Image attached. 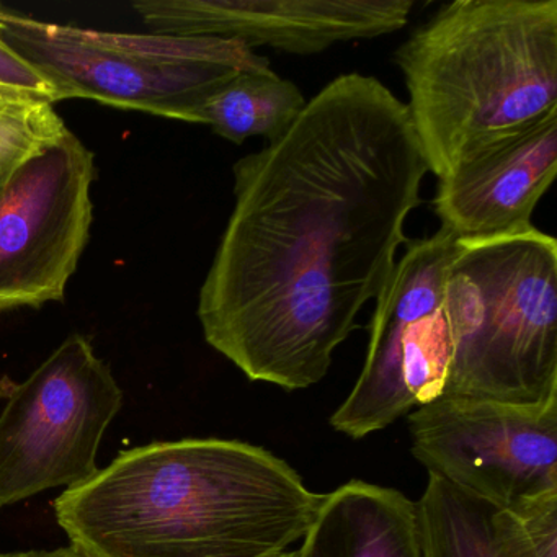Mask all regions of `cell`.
Instances as JSON below:
<instances>
[{"instance_id":"cell-15","label":"cell","mask_w":557,"mask_h":557,"mask_svg":"<svg viewBox=\"0 0 557 557\" xmlns=\"http://www.w3.org/2000/svg\"><path fill=\"white\" fill-rule=\"evenodd\" d=\"M400 351L404 384L416 406L438 399L445 391L453 355L445 299L423 306L407 319Z\"/></svg>"},{"instance_id":"cell-6","label":"cell","mask_w":557,"mask_h":557,"mask_svg":"<svg viewBox=\"0 0 557 557\" xmlns=\"http://www.w3.org/2000/svg\"><path fill=\"white\" fill-rule=\"evenodd\" d=\"M110 368L83 335H71L0 413V508L89 481L103 433L122 409Z\"/></svg>"},{"instance_id":"cell-16","label":"cell","mask_w":557,"mask_h":557,"mask_svg":"<svg viewBox=\"0 0 557 557\" xmlns=\"http://www.w3.org/2000/svg\"><path fill=\"white\" fill-rule=\"evenodd\" d=\"M66 129L53 103L0 86V174L4 178Z\"/></svg>"},{"instance_id":"cell-21","label":"cell","mask_w":557,"mask_h":557,"mask_svg":"<svg viewBox=\"0 0 557 557\" xmlns=\"http://www.w3.org/2000/svg\"><path fill=\"white\" fill-rule=\"evenodd\" d=\"M4 175L0 174V187H2V184H4Z\"/></svg>"},{"instance_id":"cell-18","label":"cell","mask_w":557,"mask_h":557,"mask_svg":"<svg viewBox=\"0 0 557 557\" xmlns=\"http://www.w3.org/2000/svg\"><path fill=\"white\" fill-rule=\"evenodd\" d=\"M0 86L32 94V96L48 100L53 106L57 103L53 89L48 86L47 81L40 74L35 73L2 40H0Z\"/></svg>"},{"instance_id":"cell-13","label":"cell","mask_w":557,"mask_h":557,"mask_svg":"<svg viewBox=\"0 0 557 557\" xmlns=\"http://www.w3.org/2000/svg\"><path fill=\"white\" fill-rule=\"evenodd\" d=\"M306 103L299 87L273 73L272 67L246 71L208 99L200 123L234 145L253 136L272 143L292 128Z\"/></svg>"},{"instance_id":"cell-17","label":"cell","mask_w":557,"mask_h":557,"mask_svg":"<svg viewBox=\"0 0 557 557\" xmlns=\"http://www.w3.org/2000/svg\"><path fill=\"white\" fill-rule=\"evenodd\" d=\"M495 518L511 557H557V491L497 510Z\"/></svg>"},{"instance_id":"cell-1","label":"cell","mask_w":557,"mask_h":557,"mask_svg":"<svg viewBox=\"0 0 557 557\" xmlns=\"http://www.w3.org/2000/svg\"><path fill=\"white\" fill-rule=\"evenodd\" d=\"M429 172L406 103L376 77L331 81L234 164V210L198 301L208 344L252 381L324 380L389 280Z\"/></svg>"},{"instance_id":"cell-9","label":"cell","mask_w":557,"mask_h":557,"mask_svg":"<svg viewBox=\"0 0 557 557\" xmlns=\"http://www.w3.org/2000/svg\"><path fill=\"white\" fill-rule=\"evenodd\" d=\"M413 5L412 0H141L133 8L151 34L318 54L400 30Z\"/></svg>"},{"instance_id":"cell-19","label":"cell","mask_w":557,"mask_h":557,"mask_svg":"<svg viewBox=\"0 0 557 557\" xmlns=\"http://www.w3.org/2000/svg\"><path fill=\"white\" fill-rule=\"evenodd\" d=\"M0 557H89L74 546L54 550H24V553H2Z\"/></svg>"},{"instance_id":"cell-12","label":"cell","mask_w":557,"mask_h":557,"mask_svg":"<svg viewBox=\"0 0 557 557\" xmlns=\"http://www.w3.org/2000/svg\"><path fill=\"white\" fill-rule=\"evenodd\" d=\"M296 557H426L419 502L351 481L325 494Z\"/></svg>"},{"instance_id":"cell-7","label":"cell","mask_w":557,"mask_h":557,"mask_svg":"<svg viewBox=\"0 0 557 557\" xmlns=\"http://www.w3.org/2000/svg\"><path fill=\"white\" fill-rule=\"evenodd\" d=\"M409 426L429 475L497 510L557 491V396L530 406L440 396Z\"/></svg>"},{"instance_id":"cell-4","label":"cell","mask_w":557,"mask_h":557,"mask_svg":"<svg viewBox=\"0 0 557 557\" xmlns=\"http://www.w3.org/2000/svg\"><path fill=\"white\" fill-rule=\"evenodd\" d=\"M445 314L453 355L442 396L540 404L557 396V243L536 227L459 240Z\"/></svg>"},{"instance_id":"cell-2","label":"cell","mask_w":557,"mask_h":557,"mask_svg":"<svg viewBox=\"0 0 557 557\" xmlns=\"http://www.w3.org/2000/svg\"><path fill=\"white\" fill-rule=\"evenodd\" d=\"M324 498L260 446L187 438L120 453L54 513L89 557H280Z\"/></svg>"},{"instance_id":"cell-14","label":"cell","mask_w":557,"mask_h":557,"mask_svg":"<svg viewBox=\"0 0 557 557\" xmlns=\"http://www.w3.org/2000/svg\"><path fill=\"white\" fill-rule=\"evenodd\" d=\"M419 507L426 557H511L487 502L430 475Z\"/></svg>"},{"instance_id":"cell-11","label":"cell","mask_w":557,"mask_h":557,"mask_svg":"<svg viewBox=\"0 0 557 557\" xmlns=\"http://www.w3.org/2000/svg\"><path fill=\"white\" fill-rule=\"evenodd\" d=\"M557 172V113L484 149L440 178L433 208L459 240L531 230V216Z\"/></svg>"},{"instance_id":"cell-20","label":"cell","mask_w":557,"mask_h":557,"mask_svg":"<svg viewBox=\"0 0 557 557\" xmlns=\"http://www.w3.org/2000/svg\"><path fill=\"white\" fill-rule=\"evenodd\" d=\"M280 557H296V550H288V553L282 554Z\"/></svg>"},{"instance_id":"cell-3","label":"cell","mask_w":557,"mask_h":557,"mask_svg":"<svg viewBox=\"0 0 557 557\" xmlns=\"http://www.w3.org/2000/svg\"><path fill=\"white\" fill-rule=\"evenodd\" d=\"M430 172L443 178L557 113V0H455L394 53Z\"/></svg>"},{"instance_id":"cell-5","label":"cell","mask_w":557,"mask_h":557,"mask_svg":"<svg viewBox=\"0 0 557 557\" xmlns=\"http://www.w3.org/2000/svg\"><path fill=\"white\" fill-rule=\"evenodd\" d=\"M0 40L47 81L57 103L90 99L188 123L201 122L205 103L227 81L270 67L236 40L87 30L2 5Z\"/></svg>"},{"instance_id":"cell-10","label":"cell","mask_w":557,"mask_h":557,"mask_svg":"<svg viewBox=\"0 0 557 557\" xmlns=\"http://www.w3.org/2000/svg\"><path fill=\"white\" fill-rule=\"evenodd\" d=\"M459 239L440 227L426 239L409 243L377 296L370 324L363 370L332 426L350 438H364L386 429L416 403L404 384L400 337L407 319L423 306L445 299L449 269L458 257Z\"/></svg>"},{"instance_id":"cell-8","label":"cell","mask_w":557,"mask_h":557,"mask_svg":"<svg viewBox=\"0 0 557 557\" xmlns=\"http://www.w3.org/2000/svg\"><path fill=\"white\" fill-rule=\"evenodd\" d=\"M94 154L64 129L0 187V311L63 301L89 239Z\"/></svg>"}]
</instances>
